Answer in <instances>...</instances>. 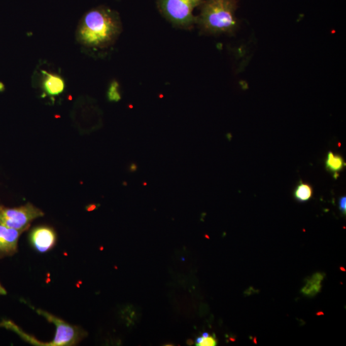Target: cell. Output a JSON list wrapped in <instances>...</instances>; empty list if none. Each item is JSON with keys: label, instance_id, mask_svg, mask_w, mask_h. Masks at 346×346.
Here are the masks:
<instances>
[{"label": "cell", "instance_id": "11", "mask_svg": "<svg viewBox=\"0 0 346 346\" xmlns=\"http://www.w3.org/2000/svg\"><path fill=\"white\" fill-rule=\"evenodd\" d=\"M294 196L297 200L301 202L308 201L313 196V189L310 185L301 182L296 187Z\"/></svg>", "mask_w": 346, "mask_h": 346}, {"label": "cell", "instance_id": "15", "mask_svg": "<svg viewBox=\"0 0 346 346\" xmlns=\"http://www.w3.org/2000/svg\"><path fill=\"white\" fill-rule=\"evenodd\" d=\"M7 294V291L3 287L1 286V284H0V295H6Z\"/></svg>", "mask_w": 346, "mask_h": 346}, {"label": "cell", "instance_id": "6", "mask_svg": "<svg viewBox=\"0 0 346 346\" xmlns=\"http://www.w3.org/2000/svg\"><path fill=\"white\" fill-rule=\"evenodd\" d=\"M30 240L38 252H46L55 245L56 234L50 227L40 226L34 228L31 231Z\"/></svg>", "mask_w": 346, "mask_h": 346}, {"label": "cell", "instance_id": "9", "mask_svg": "<svg viewBox=\"0 0 346 346\" xmlns=\"http://www.w3.org/2000/svg\"><path fill=\"white\" fill-rule=\"evenodd\" d=\"M324 279V274L318 272L307 280L305 285L301 290L302 293L306 296L313 297L321 291V283Z\"/></svg>", "mask_w": 346, "mask_h": 346}, {"label": "cell", "instance_id": "10", "mask_svg": "<svg viewBox=\"0 0 346 346\" xmlns=\"http://www.w3.org/2000/svg\"><path fill=\"white\" fill-rule=\"evenodd\" d=\"M345 166L344 160L339 155L333 152H328L326 160V168L329 172L337 175Z\"/></svg>", "mask_w": 346, "mask_h": 346}, {"label": "cell", "instance_id": "14", "mask_svg": "<svg viewBox=\"0 0 346 346\" xmlns=\"http://www.w3.org/2000/svg\"><path fill=\"white\" fill-rule=\"evenodd\" d=\"M338 204H339V209L342 212L343 215H345L346 213V198L345 196L340 197L339 201H338Z\"/></svg>", "mask_w": 346, "mask_h": 346}, {"label": "cell", "instance_id": "1", "mask_svg": "<svg viewBox=\"0 0 346 346\" xmlns=\"http://www.w3.org/2000/svg\"><path fill=\"white\" fill-rule=\"evenodd\" d=\"M121 30L118 14L106 7H98L83 17L77 29V38L86 47L105 48L116 42Z\"/></svg>", "mask_w": 346, "mask_h": 346}, {"label": "cell", "instance_id": "4", "mask_svg": "<svg viewBox=\"0 0 346 346\" xmlns=\"http://www.w3.org/2000/svg\"><path fill=\"white\" fill-rule=\"evenodd\" d=\"M43 216L40 209L30 203L12 209L0 206V224L21 232L27 230L34 219Z\"/></svg>", "mask_w": 346, "mask_h": 346}, {"label": "cell", "instance_id": "2", "mask_svg": "<svg viewBox=\"0 0 346 346\" xmlns=\"http://www.w3.org/2000/svg\"><path fill=\"white\" fill-rule=\"evenodd\" d=\"M201 4L196 23L204 33H231L237 28V0H205Z\"/></svg>", "mask_w": 346, "mask_h": 346}, {"label": "cell", "instance_id": "13", "mask_svg": "<svg viewBox=\"0 0 346 346\" xmlns=\"http://www.w3.org/2000/svg\"><path fill=\"white\" fill-rule=\"evenodd\" d=\"M109 100L111 101H118L121 99V95L119 92V85L118 82H113L110 85L108 91Z\"/></svg>", "mask_w": 346, "mask_h": 346}, {"label": "cell", "instance_id": "8", "mask_svg": "<svg viewBox=\"0 0 346 346\" xmlns=\"http://www.w3.org/2000/svg\"><path fill=\"white\" fill-rule=\"evenodd\" d=\"M42 73L45 75L43 87L46 93L51 96H57L64 91L65 82L62 77L45 71H42Z\"/></svg>", "mask_w": 346, "mask_h": 346}, {"label": "cell", "instance_id": "5", "mask_svg": "<svg viewBox=\"0 0 346 346\" xmlns=\"http://www.w3.org/2000/svg\"><path fill=\"white\" fill-rule=\"evenodd\" d=\"M37 313L45 317L49 322L56 326V333L54 339L44 345L49 346H72L76 345L84 337V331L77 326L65 323L62 319L57 318L45 311L38 310Z\"/></svg>", "mask_w": 346, "mask_h": 346}, {"label": "cell", "instance_id": "16", "mask_svg": "<svg viewBox=\"0 0 346 346\" xmlns=\"http://www.w3.org/2000/svg\"><path fill=\"white\" fill-rule=\"evenodd\" d=\"M5 90V86L3 83L0 82V92H3Z\"/></svg>", "mask_w": 346, "mask_h": 346}, {"label": "cell", "instance_id": "12", "mask_svg": "<svg viewBox=\"0 0 346 346\" xmlns=\"http://www.w3.org/2000/svg\"><path fill=\"white\" fill-rule=\"evenodd\" d=\"M217 343L218 341L215 337L210 335L208 333H203L196 340V345L197 346H215Z\"/></svg>", "mask_w": 346, "mask_h": 346}, {"label": "cell", "instance_id": "7", "mask_svg": "<svg viewBox=\"0 0 346 346\" xmlns=\"http://www.w3.org/2000/svg\"><path fill=\"white\" fill-rule=\"evenodd\" d=\"M21 231L0 224V255H12L17 252Z\"/></svg>", "mask_w": 346, "mask_h": 346}, {"label": "cell", "instance_id": "17", "mask_svg": "<svg viewBox=\"0 0 346 346\" xmlns=\"http://www.w3.org/2000/svg\"><path fill=\"white\" fill-rule=\"evenodd\" d=\"M192 343H193V341L191 340H187V344L188 345H192Z\"/></svg>", "mask_w": 346, "mask_h": 346}, {"label": "cell", "instance_id": "3", "mask_svg": "<svg viewBox=\"0 0 346 346\" xmlns=\"http://www.w3.org/2000/svg\"><path fill=\"white\" fill-rule=\"evenodd\" d=\"M158 4L170 23L180 28H191L197 22L194 10L200 6L202 0H158Z\"/></svg>", "mask_w": 346, "mask_h": 346}]
</instances>
